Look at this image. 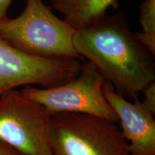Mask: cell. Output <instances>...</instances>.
<instances>
[{
    "mask_svg": "<svg viewBox=\"0 0 155 155\" xmlns=\"http://www.w3.org/2000/svg\"><path fill=\"white\" fill-rule=\"evenodd\" d=\"M106 80L91 62L81 65L75 78L48 88L28 86L20 91L27 98L47 110L50 115L59 113L83 114L116 123L118 117L104 94Z\"/></svg>",
    "mask_w": 155,
    "mask_h": 155,
    "instance_id": "cell-4",
    "label": "cell"
},
{
    "mask_svg": "<svg viewBox=\"0 0 155 155\" xmlns=\"http://www.w3.org/2000/svg\"><path fill=\"white\" fill-rule=\"evenodd\" d=\"M81 67L79 60L29 55L0 38V96L21 86L48 88L63 84L75 78Z\"/></svg>",
    "mask_w": 155,
    "mask_h": 155,
    "instance_id": "cell-6",
    "label": "cell"
},
{
    "mask_svg": "<svg viewBox=\"0 0 155 155\" xmlns=\"http://www.w3.org/2000/svg\"><path fill=\"white\" fill-rule=\"evenodd\" d=\"M142 93L144 95L143 104L155 115V81L150 83L143 89Z\"/></svg>",
    "mask_w": 155,
    "mask_h": 155,
    "instance_id": "cell-10",
    "label": "cell"
},
{
    "mask_svg": "<svg viewBox=\"0 0 155 155\" xmlns=\"http://www.w3.org/2000/svg\"><path fill=\"white\" fill-rule=\"evenodd\" d=\"M104 94L120 121L130 155H155L154 114L138 98L130 102L117 94L106 81Z\"/></svg>",
    "mask_w": 155,
    "mask_h": 155,
    "instance_id": "cell-7",
    "label": "cell"
},
{
    "mask_svg": "<svg viewBox=\"0 0 155 155\" xmlns=\"http://www.w3.org/2000/svg\"><path fill=\"white\" fill-rule=\"evenodd\" d=\"M141 32L136 38L153 55H155V0H144L139 7Z\"/></svg>",
    "mask_w": 155,
    "mask_h": 155,
    "instance_id": "cell-9",
    "label": "cell"
},
{
    "mask_svg": "<svg viewBox=\"0 0 155 155\" xmlns=\"http://www.w3.org/2000/svg\"><path fill=\"white\" fill-rule=\"evenodd\" d=\"M75 32L42 0H25L19 16L0 20V38L20 51L40 58L82 60L73 45Z\"/></svg>",
    "mask_w": 155,
    "mask_h": 155,
    "instance_id": "cell-2",
    "label": "cell"
},
{
    "mask_svg": "<svg viewBox=\"0 0 155 155\" xmlns=\"http://www.w3.org/2000/svg\"><path fill=\"white\" fill-rule=\"evenodd\" d=\"M52 9L64 16V20L81 30L88 28L106 15L109 8H119L120 0H50Z\"/></svg>",
    "mask_w": 155,
    "mask_h": 155,
    "instance_id": "cell-8",
    "label": "cell"
},
{
    "mask_svg": "<svg viewBox=\"0 0 155 155\" xmlns=\"http://www.w3.org/2000/svg\"><path fill=\"white\" fill-rule=\"evenodd\" d=\"M49 141L53 155H130L116 123L87 114L52 115Z\"/></svg>",
    "mask_w": 155,
    "mask_h": 155,
    "instance_id": "cell-3",
    "label": "cell"
},
{
    "mask_svg": "<svg viewBox=\"0 0 155 155\" xmlns=\"http://www.w3.org/2000/svg\"><path fill=\"white\" fill-rule=\"evenodd\" d=\"M12 0H0V20L5 18L9 6Z\"/></svg>",
    "mask_w": 155,
    "mask_h": 155,
    "instance_id": "cell-12",
    "label": "cell"
},
{
    "mask_svg": "<svg viewBox=\"0 0 155 155\" xmlns=\"http://www.w3.org/2000/svg\"><path fill=\"white\" fill-rule=\"evenodd\" d=\"M73 45L124 98L137 99L139 93L155 81L154 55L131 32L123 12L106 15L88 28L77 30Z\"/></svg>",
    "mask_w": 155,
    "mask_h": 155,
    "instance_id": "cell-1",
    "label": "cell"
},
{
    "mask_svg": "<svg viewBox=\"0 0 155 155\" xmlns=\"http://www.w3.org/2000/svg\"><path fill=\"white\" fill-rule=\"evenodd\" d=\"M51 116L19 91L0 96V142L28 155H53L49 141Z\"/></svg>",
    "mask_w": 155,
    "mask_h": 155,
    "instance_id": "cell-5",
    "label": "cell"
},
{
    "mask_svg": "<svg viewBox=\"0 0 155 155\" xmlns=\"http://www.w3.org/2000/svg\"><path fill=\"white\" fill-rule=\"evenodd\" d=\"M0 155H28L13 148L5 143L0 142Z\"/></svg>",
    "mask_w": 155,
    "mask_h": 155,
    "instance_id": "cell-11",
    "label": "cell"
}]
</instances>
